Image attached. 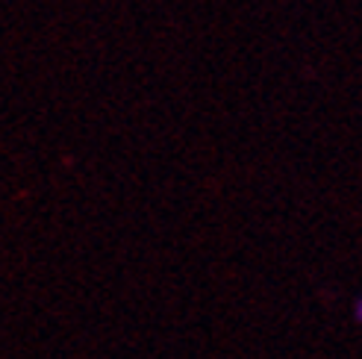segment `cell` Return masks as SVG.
<instances>
[{
    "label": "cell",
    "mask_w": 362,
    "mask_h": 359,
    "mask_svg": "<svg viewBox=\"0 0 362 359\" xmlns=\"http://www.w3.org/2000/svg\"><path fill=\"white\" fill-rule=\"evenodd\" d=\"M351 315H354V324H362V295L354 298V310H351Z\"/></svg>",
    "instance_id": "1"
}]
</instances>
